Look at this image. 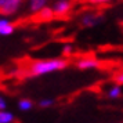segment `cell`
<instances>
[{
	"mask_svg": "<svg viewBox=\"0 0 123 123\" xmlns=\"http://www.w3.org/2000/svg\"><path fill=\"white\" fill-rule=\"evenodd\" d=\"M49 0H29V11L35 14V12L40 11L42 8H44Z\"/></svg>",
	"mask_w": 123,
	"mask_h": 123,
	"instance_id": "ba28073f",
	"label": "cell"
},
{
	"mask_svg": "<svg viewBox=\"0 0 123 123\" xmlns=\"http://www.w3.org/2000/svg\"><path fill=\"white\" fill-rule=\"evenodd\" d=\"M115 82H116L117 84H123V72H120V73H116L115 75Z\"/></svg>",
	"mask_w": 123,
	"mask_h": 123,
	"instance_id": "9a60e30c",
	"label": "cell"
},
{
	"mask_svg": "<svg viewBox=\"0 0 123 123\" xmlns=\"http://www.w3.org/2000/svg\"><path fill=\"white\" fill-rule=\"evenodd\" d=\"M24 0H0V14L12 15L19 11Z\"/></svg>",
	"mask_w": 123,
	"mask_h": 123,
	"instance_id": "7a4b0ae2",
	"label": "cell"
},
{
	"mask_svg": "<svg viewBox=\"0 0 123 123\" xmlns=\"http://www.w3.org/2000/svg\"><path fill=\"white\" fill-rule=\"evenodd\" d=\"M51 8L54 12V17H65L69 14L72 8V1L71 0H57Z\"/></svg>",
	"mask_w": 123,
	"mask_h": 123,
	"instance_id": "3957f363",
	"label": "cell"
},
{
	"mask_svg": "<svg viewBox=\"0 0 123 123\" xmlns=\"http://www.w3.org/2000/svg\"><path fill=\"white\" fill-rule=\"evenodd\" d=\"M14 115L11 112H7V111H0V123H12L14 122Z\"/></svg>",
	"mask_w": 123,
	"mask_h": 123,
	"instance_id": "9c48e42d",
	"label": "cell"
},
{
	"mask_svg": "<svg viewBox=\"0 0 123 123\" xmlns=\"http://www.w3.org/2000/svg\"><path fill=\"white\" fill-rule=\"evenodd\" d=\"M72 47H71V44H67L64 49H62V55H65V57H68V55H72Z\"/></svg>",
	"mask_w": 123,
	"mask_h": 123,
	"instance_id": "4fadbf2b",
	"label": "cell"
},
{
	"mask_svg": "<svg viewBox=\"0 0 123 123\" xmlns=\"http://www.w3.org/2000/svg\"><path fill=\"white\" fill-rule=\"evenodd\" d=\"M90 4H94V6H100V4H106L109 3L111 0H87Z\"/></svg>",
	"mask_w": 123,
	"mask_h": 123,
	"instance_id": "5bb4252c",
	"label": "cell"
},
{
	"mask_svg": "<svg viewBox=\"0 0 123 123\" xmlns=\"http://www.w3.org/2000/svg\"><path fill=\"white\" fill-rule=\"evenodd\" d=\"M32 106H33V102L28 98H22L18 101V108L21 111H29V109H32Z\"/></svg>",
	"mask_w": 123,
	"mask_h": 123,
	"instance_id": "8fae6325",
	"label": "cell"
},
{
	"mask_svg": "<svg viewBox=\"0 0 123 123\" xmlns=\"http://www.w3.org/2000/svg\"><path fill=\"white\" fill-rule=\"evenodd\" d=\"M53 17H54L53 8H49V7H44V8H42L40 11L33 14V19L37 21V22H47V21H50Z\"/></svg>",
	"mask_w": 123,
	"mask_h": 123,
	"instance_id": "8992f818",
	"label": "cell"
},
{
	"mask_svg": "<svg viewBox=\"0 0 123 123\" xmlns=\"http://www.w3.org/2000/svg\"><path fill=\"white\" fill-rule=\"evenodd\" d=\"M101 62L94 58V57H82L76 61V67L79 69H94V68H100Z\"/></svg>",
	"mask_w": 123,
	"mask_h": 123,
	"instance_id": "277c9868",
	"label": "cell"
},
{
	"mask_svg": "<svg viewBox=\"0 0 123 123\" xmlns=\"http://www.w3.org/2000/svg\"><path fill=\"white\" fill-rule=\"evenodd\" d=\"M120 95H122V89H120L119 84H115V86L109 87V90H108V97L109 98H119Z\"/></svg>",
	"mask_w": 123,
	"mask_h": 123,
	"instance_id": "30bf717a",
	"label": "cell"
},
{
	"mask_svg": "<svg viewBox=\"0 0 123 123\" xmlns=\"http://www.w3.org/2000/svg\"><path fill=\"white\" fill-rule=\"evenodd\" d=\"M101 21L100 14H95V12H86L80 17V25L84 28H90V26H94Z\"/></svg>",
	"mask_w": 123,
	"mask_h": 123,
	"instance_id": "5b68a950",
	"label": "cell"
},
{
	"mask_svg": "<svg viewBox=\"0 0 123 123\" xmlns=\"http://www.w3.org/2000/svg\"><path fill=\"white\" fill-rule=\"evenodd\" d=\"M54 104V100H51V98H43V100L39 101V106L40 108H49Z\"/></svg>",
	"mask_w": 123,
	"mask_h": 123,
	"instance_id": "7c38bea8",
	"label": "cell"
},
{
	"mask_svg": "<svg viewBox=\"0 0 123 123\" xmlns=\"http://www.w3.org/2000/svg\"><path fill=\"white\" fill-rule=\"evenodd\" d=\"M14 29H15V26L10 21L0 18V36H8L14 32Z\"/></svg>",
	"mask_w": 123,
	"mask_h": 123,
	"instance_id": "52a82bcc",
	"label": "cell"
},
{
	"mask_svg": "<svg viewBox=\"0 0 123 123\" xmlns=\"http://www.w3.org/2000/svg\"><path fill=\"white\" fill-rule=\"evenodd\" d=\"M69 65V62L64 58H50V60H39L33 61L28 65L25 69V75L35 78V76H42L46 73H53L57 71H62Z\"/></svg>",
	"mask_w": 123,
	"mask_h": 123,
	"instance_id": "6da1fadb",
	"label": "cell"
},
{
	"mask_svg": "<svg viewBox=\"0 0 123 123\" xmlns=\"http://www.w3.org/2000/svg\"><path fill=\"white\" fill-rule=\"evenodd\" d=\"M6 106H7V102H6V100H4L3 97H0V111H3V109H6Z\"/></svg>",
	"mask_w": 123,
	"mask_h": 123,
	"instance_id": "2e32d148",
	"label": "cell"
}]
</instances>
